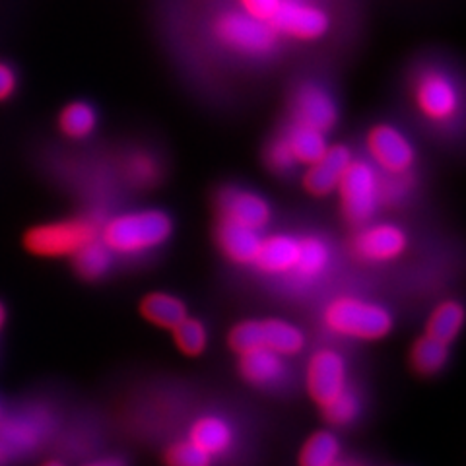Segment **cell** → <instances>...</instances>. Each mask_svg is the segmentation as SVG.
Instances as JSON below:
<instances>
[{
	"label": "cell",
	"instance_id": "cell-1",
	"mask_svg": "<svg viewBox=\"0 0 466 466\" xmlns=\"http://www.w3.org/2000/svg\"><path fill=\"white\" fill-rule=\"evenodd\" d=\"M171 236V220L166 212L138 210L113 218L104 228V241L111 253L137 255L159 247Z\"/></svg>",
	"mask_w": 466,
	"mask_h": 466
},
{
	"label": "cell",
	"instance_id": "cell-2",
	"mask_svg": "<svg viewBox=\"0 0 466 466\" xmlns=\"http://www.w3.org/2000/svg\"><path fill=\"white\" fill-rule=\"evenodd\" d=\"M327 327L342 337L358 340H379L389 334L392 319L381 305L358 298H339L325 311Z\"/></svg>",
	"mask_w": 466,
	"mask_h": 466
},
{
	"label": "cell",
	"instance_id": "cell-3",
	"mask_svg": "<svg viewBox=\"0 0 466 466\" xmlns=\"http://www.w3.org/2000/svg\"><path fill=\"white\" fill-rule=\"evenodd\" d=\"M231 350L241 356L251 350L265 348L282 358L299 354L305 346L303 332L291 323L280 319L265 320H243L229 332Z\"/></svg>",
	"mask_w": 466,
	"mask_h": 466
},
{
	"label": "cell",
	"instance_id": "cell-4",
	"mask_svg": "<svg viewBox=\"0 0 466 466\" xmlns=\"http://www.w3.org/2000/svg\"><path fill=\"white\" fill-rule=\"evenodd\" d=\"M97 238V229L87 220H63L41 224L25 231L24 247L35 257H72Z\"/></svg>",
	"mask_w": 466,
	"mask_h": 466
},
{
	"label": "cell",
	"instance_id": "cell-5",
	"mask_svg": "<svg viewBox=\"0 0 466 466\" xmlns=\"http://www.w3.org/2000/svg\"><path fill=\"white\" fill-rule=\"evenodd\" d=\"M216 35L226 47L241 55H268L279 41V34L268 22L249 16L247 12H228L216 22Z\"/></svg>",
	"mask_w": 466,
	"mask_h": 466
},
{
	"label": "cell",
	"instance_id": "cell-6",
	"mask_svg": "<svg viewBox=\"0 0 466 466\" xmlns=\"http://www.w3.org/2000/svg\"><path fill=\"white\" fill-rule=\"evenodd\" d=\"M337 188L350 222L363 224L375 214L379 207V173L368 162L352 159Z\"/></svg>",
	"mask_w": 466,
	"mask_h": 466
},
{
	"label": "cell",
	"instance_id": "cell-7",
	"mask_svg": "<svg viewBox=\"0 0 466 466\" xmlns=\"http://www.w3.org/2000/svg\"><path fill=\"white\" fill-rule=\"evenodd\" d=\"M268 24L279 35L311 41L327 34L329 16L319 6L303 0H282Z\"/></svg>",
	"mask_w": 466,
	"mask_h": 466
},
{
	"label": "cell",
	"instance_id": "cell-8",
	"mask_svg": "<svg viewBox=\"0 0 466 466\" xmlns=\"http://www.w3.org/2000/svg\"><path fill=\"white\" fill-rule=\"evenodd\" d=\"M346 389V361L334 350H319L308 366L309 397L323 408Z\"/></svg>",
	"mask_w": 466,
	"mask_h": 466
},
{
	"label": "cell",
	"instance_id": "cell-9",
	"mask_svg": "<svg viewBox=\"0 0 466 466\" xmlns=\"http://www.w3.org/2000/svg\"><path fill=\"white\" fill-rule=\"evenodd\" d=\"M416 104L428 119L449 121L459 109L457 87L443 72L428 70L416 84Z\"/></svg>",
	"mask_w": 466,
	"mask_h": 466
},
{
	"label": "cell",
	"instance_id": "cell-10",
	"mask_svg": "<svg viewBox=\"0 0 466 466\" xmlns=\"http://www.w3.org/2000/svg\"><path fill=\"white\" fill-rule=\"evenodd\" d=\"M368 150L385 173H404L414 164L412 144L395 127H375L368 137Z\"/></svg>",
	"mask_w": 466,
	"mask_h": 466
},
{
	"label": "cell",
	"instance_id": "cell-11",
	"mask_svg": "<svg viewBox=\"0 0 466 466\" xmlns=\"http://www.w3.org/2000/svg\"><path fill=\"white\" fill-rule=\"evenodd\" d=\"M218 207L224 216V220L236 222L239 226L260 229L270 220L268 202L253 191H243V188H226L218 198Z\"/></svg>",
	"mask_w": 466,
	"mask_h": 466
},
{
	"label": "cell",
	"instance_id": "cell-12",
	"mask_svg": "<svg viewBox=\"0 0 466 466\" xmlns=\"http://www.w3.org/2000/svg\"><path fill=\"white\" fill-rule=\"evenodd\" d=\"M352 164V154L346 146H330L303 175V185L315 197H325L339 187L344 171Z\"/></svg>",
	"mask_w": 466,
	"mask_h": 466
},
{
	"label": "cell",
	"instance_id": "cell-13",
	"mask_svg": "<svg viewBox=\"0 0 466 466\" xmlns=\"http://www.w3.org/2000/svg\"><path fill=\"white\" fill-rule=\"evenodd\" d=\"M356 253L368 262H387L406 249L404 231L392 224H377L363 229L354 243Z\"/></svg>",
	"mask_w": 466,
	"mask_h": 466
},
{
	"label": "cell",
	"instance_id": "cell-14",
	"mask_svg": "<svg viewBox=\"0 0 466 466\" xmlns=\"http://www.w3.org/2000/svg\"><path fill=\"white\" fill-rule=\"evenodd\" d=\"M296 119L299 125L327 133L337 123L339 111L323 87L308 84L296 96Z\"/></svg>",
	"mask_w": 466,
	"mask_h": 466
},
{
	"label": "cell",
	"instance_id": "cell-15",
	"mask_svg": "<svg viewBox=\"0 0 466 466\" xmlns=\"http://www.w3.org/2000/svg\"><path fill=\"white\" fill-rule=\"evenodd\" d=\"M262 238L257 229L222 220L218 226V245L222 253L238 265H253L260 249Z\"/></svg>",
	"mask_w": 466,
	"mask_h": 466
},
{
	"label": "cell",
	"instance_id": "cell-16",
	"mask_svg": "<svg viewBox=\"0 0 466 466\" xmlns=\"http://www.w3.org/2000/svg\"><path fill=\"white\" fill-rule=\"evenodd\" d=\"M239 371L247 383L265 389L282 381L286 377V363L282 356L270 352V350L258 348L241 354Z\"/></svg>",
	"mask_w": 466,
	"mask_h": 466
},
{
	"label": "cell",
	"instance_id": "cell-17",
	"mask_svg": "<svg viewBox=\"0 0 466 466\" xmlns=\"http://www.w3.org/2000/svg\"><path fill=\"white\" fill-rule=\"evenodd\" d=\"M299 239L291 236H272L262 239L253 265L267 274H286L296 267Z\"/></svg>",
	"mask_w": 466,
	"mask_h": 466
},
{
	"label": "cell",
	"instance_id": "cell-18",
	"mask_svg": "<svg viewBox=\"0 0 466 466\" xmlns=\"http://www.w3.org/2000/svg\"><path fill=\"white\" fill-rule=\"evenodd\" d=\"M188 441H193L204 453L214 459L228 453L233 443V431L226 420L218 416H204L191 426Z\"/></svg>",
	"mask_w": 466,
	"mask_h": 466
},
{
	"label": "cell",
	"instance_id": "cell-19",
	"mask_svg": "<svg viewBox=\"0 0 466 466\" xmlns=\"http://www.w3.org/2000/svg\"><path fill=\"white\" fill-rule=\"evenodd\" d=\"M140 313L148 323L173 330L187 317V308L179 298L156 291L142 299Z\"/></svg>",
	"mask_w": 466,
	"mask_h": 466
},
{
	"label": "cell",
	"instance_id": "cell-20",
	"mask_svg": "<svg viewBox=\"0 0 466 466\" xmlns=\"http://www.w3.org/2000/svg\"><path fill=\"white\" fill-rule=\"evenodd\" d=\"M284 140L288 142L291 156H294V159H296V164L311 166L329 148L327 140H325V133H319V130L299 125V123H296L288 130Z\"/></svg>",
	"mask_w": 466,
	"mask_h": 466
},
{
	"label": "cell",
	"instance_id": "cell-21",
	"mask_svg": "<svg viewBox=\"0 0 466 466\" xmlns=\"http://www.w3.org/2000/svg\"><path fill=\"white\" fill-rule=\"evenodd\" d=\"M462 320H464L462 305L457 301H443L441 305H437L428 320L426 337L440 340L443 344H451L461 332Z\"/></svg>",
	"mask_w": 466,
	"mask_h": 466
},
{
	"label": "cell",
	"instance_id": "cell-22",
	"mask_svg": "<svg viewBox=\"0 0 466 466\" xmlns=\"http://www.w3.org/2000/svg\"><path fill=\"white\" fill-rule=\"evenodd\" d=\"M330 262V251L323 239L303 238L299 239V251L296 267L291 272H298L303 280H315L323 274Z\"/></svg>",
	"mask_w": 466,
	"mask_h": 466
},
{
	"label": "cell",
	"instance_id": "cell-23",
	"mask_svg": "<svg viewBox=\"0 0 466 466\" xmlns=\"http://www.w3.org/2000/svg\"><path fill=\"white\" fill-rule=\"evenodd\" d=\"M340 459V441L330 431H317L299 451V466H332Z\"/></svg>",
	"mask_w": 466,
	"mask_h": 466
},
{
	"label": "cell",
	"instance_id": "cell-24",
	"mask_svg": "<svg viewBox=\"0 0 466 466\" xmlns=\"http://www.w3.org/2000/svg\"><path fill=\"white\" fill-rule=\"evenodd\" d=\"M449 360V344H443L430 337H421L416 340L410 352V363L420 375L440 373Z\"/></svg>",
	"mask_w": 466,
	"mask_h": 466
},
{
	"label": "cell",
	"instance_id": "cell-25",
	"mask_svg": "<svg viewBox=\"0 0 466 466\" xmlns=\"http://www.w3.org/2000/svg\"><path fill=\"white\" fill-rule=\"evenodd\" d=\"M72 258H75L76 272L84 280H97L111 267L109 247L97 238L87 245H84L78 253L72 255Z\"/></svg>",
	"mask_w": 466,
	"mask_h": 466
},
{
	"label": "cell",
	"instance_id": "cell-26",
	"mask_svg": "<svg viewBox=\"0 0 466 466\" xmlns=\"http://www.w3.org/2000/svg\"><path fill=\"white\" fill-rule=\"evenodd\" d=\"M97 123V115L92 106L84 104V101H75V104H68L61 115H58V127H61V133L68 138H86L94 133Z\"/></svg>",
	"mask_w": 466,
	"mask_h": 466
},
{
	"label": "cell",
	"instance_id": "cell-27",
	"mask_svg": "<svg viewBox=\"0 0 466 466\" xmlns=\"http://www.w3.org/2000/svg\"><path fill=\"white\" fill-rule=\"evenodd\" d=\"M173 339L185 356L195 358L200 356L204 352V348H207L208 334L198 319L185 317L181 323L173 329Z\"/></svg>",
	"mask_w": 466,
	"mask_h": 466
},
{
	"label": "cell",
	"instance_id": "cell-28",
	"mask_svg": "<svg viewBox=\"0 0 466 466\" xmlns=\"http://www.w3.org/2000/svg\"><path fill=\"white\" fill-rule=\"evenodd\" d=\"M323 414L329 424L332 426H346L350 421H354L360 414V400L348 387L340 392V395L330 400L327 406H323Z\"/></svg>",
	"mask_w": 466,
	"mask_h": 466
},
{
	"label": "cell",
	"instance_id": "cell-29",
	"mask_svg": "<svg viewBox=\"0 0 466 466\" xmlns=\"http://www.w3.org/2000/svg\"><path fill=\"white\" fill-rule=\"evenodd\" d=\"M166 466H212V457L204 453L193 441L173 443L164 455Z\"/></svg>",
	"mask_w": 466,
	"mask_h": 466
},
{
	"label": "cell",
	"instance_id": "cell-30",
	"mask_svg": "<svg viewBox=\"0 0 466 466\" xmlns=\"http://www.w3.org/2000/svg\"><path fill=\"white\" fill-rule=\"evenodd\" d=\"M408 188H410V181H408V171L404 173H387V177H379V202H397L400 200Z\"/></svg>",
	"mask_w": 466,
	"mask_h": 466
},
{
	"label": "cell",
	"instance_id": "cell-31",
	"mask_svg": "<svg viewBox=\"0 0 466 466\" xmlns=\"http://www.w3.org/2000/svg\"><path fill=\"white\" fill-rule=\"evenodd\" d=\"M267 164L270 166V169L279 171V173H286V171H289L291 167L296 166V159H294V156H291L289 146H288V142L284 138L276 140V142H272L268 146Z\"/></svg>",
	"mask_w": 466,
	"mask_h": 466
},
{
	"label": "cell",
	"instance_id": "cell-32",
	"mask_svg": "<svg viewBox=\"0 0 466 466\" xmlns=\"http://www.w3.org/2000/svg\"><path fill=\"white\" fill-rule=\"evenodd\" d=\"M128 177L133 179L138 185H150L156 179V164L154 159L138 156L135 159H130L128 164Z\"/></svg>",
	"mask_w": 466,
	"mask_h": 466
},
{
	"label": "cell",
	"instance_id": "cell-33",
	"mask_svg": "<svg viewBox=\"0 0 466 466\" xmlns=\"http://www.w3.org/2000/svg\"><path fill=\"white\" fill-rule=\"evenodd\" d=\"M239 3L243 6V12L249 14V16L258 18L262 22H270L282 0H239Z\"/></svg>",
	"mask_w": 466,
	"mask_h": 466
},
{
	"label": "cell",
	"instance_id": "cell-34",
	"mask_svg": "<svg viewBox=\"0 0 466 466\" xmlns=\"http://www.w3.org/2000/svg\"><path fill=\"white\" fill-rule=\"evenodd\" d=\"M14 90H16V75L8 65L0 63V101L8 99Z\"/></svg>",
	"mask_w": 466,
	"mask_h": 466
},
{
	"label": "cell",
	"instance_id": "cell-35",
	"mask_svg": "<svg viewBox=\"0 0 466 466\" xmlns=\"http://www.w3.org/2000/svg\"><path fill=\"white\" fill-rule=\"evenodd\" d=\"M82 466H128L121 457H104V459H97L92 462H86Z\"/></svg>",
	"mask_w": 466,
	"mask_h": 466
},
{
	"label": "cell",
	"instance_id": "cell-36",
	"mask_svg": "<svg viewBox=\"0 0 466 466\" xmlns=\"http://www.w3.org/2000/svg\"><path fill=\"white\" fill-rule=\"evenodd\" d=\"M332 466H361V464L356 462V461H352V459H339Z\"/></svg>",
	"mask_w": 466,
	"mask_h": 466
},
{
	"label": "cell",
	"instance_id": "cell-37",
	"mask_svg": "<svg viewBox=\"0 0 466 466\" xmlns=\"http://www.w3.org/2000/svg\"><path fill=\"white\" fill-rule=\"evenodd\" d=\"M5 323H6V308H5V303L0 301V330H3Z\"/></svg>",
	"mask_w": 466,
	"mask_h": 466
},
{
	"label": "cell",
	"instance_id": "cell-38",
	"mask_svg": "<svg viewBox=\"0 0 466 466\" xmlns=\"http://www.w3.org/2000/svg\"><path fill=\"white\" fill-rule=\"evenodd\" d=\"M43 466H65L61 461H49V462H46Z\"/></svg>",
	"mask_w": 466,
	"mask_h": 466
}]
</instances>
